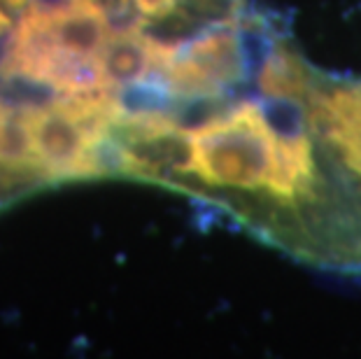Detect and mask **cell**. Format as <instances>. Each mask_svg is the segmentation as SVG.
Here are the masks:
<instances>
[{
	"label": "cell",
	"mask_w": 361,
	"mask_h": 359,
	"mask_svg": "<svg viewBox=\"0 0 361 359\" xmlns=\"http://www.w3.org/2000/svg\"><path fill=\"white\" fill-rule=\"evenodd\" d=\"M10 28H12V21H10V17L5 14L3 7H0V35H3V33H10Z\"/></svg>",
	"instance_id": "obj_6"
},
{
	"label": "cell",
	"mask_w": 361,
	"mask_h": 359,
	"mask_svg": "<svg viewBox=\"0 0 361 359\" xmlns=\"http://www.w3.org/2000/svg\"><path fill=\"white\" fill-rule=\"evenodd\" d=\"M301 108L361 205V84L331 80L317 71Z\"/></svg>",
	"instance_id": "obj_4"
},
{
	"label": "cell",
	"mask_w": 361,
	"mask_h": 359,
	"mask_svg": "<svg viewBox=\"0 0 361 359\" xmlns=\"http://www.w3.org/2000/svg\"><path fill=\"white\" fill-rule=\"evenodd\" d=\"M124 110L121 96H54L26 105L30 140L49 185L112 178L114 126Z\"/></svg>",
	"instance_id": "obj_3"
},
{
	"label": "cell",
	"mask_w": 361,
	"mask_h": 359,
	"mask_svg": "<svg viewBox=\"0 0 361 359\" xmlns=\"http://www.w3.org/2000/svg\"><path fill=\"white\" fill-rule=\"evenodd\" d=\"M196 121L126 108L114 175L207 203L255 238L317 269L361 271V205L301 105L243 96Z\"/></svg>",
	"instance_id": "obj_1"
},
{
	"label": "cell",
	"mask_w": 361,
	"mask_h": 359,
	"mask_svg": "<svg viewBox=\"0 0 361 359\" xmlns=\"http://www.w3.org/2000/svg\"><path fill=\"white\" fill-rule=\"evenodd\" d=\"M240 0H124L133 24H173L196 30L224 17Z\"/></svg>",
	"instance_id": "obj_5"
},
{
	"label": "cell",
	"mask_w": 361,
	"mask_h": 359,
	"mask_svg": "<svg viewBox=\"0 0 361 359\" xmlns=\"http://www.w3.org/2000/svg\"><path fill=\"white\" fill-rule=\"evenodd\" d=\"M114 30L103 0H35L10 28L0 80L35 84L56 96H114L103 78Z\"/></svg>",
	"instance_id": "obj_2"
}]
</instances>
